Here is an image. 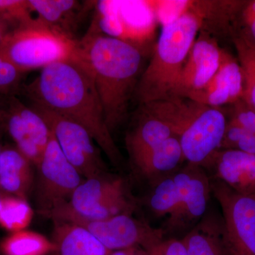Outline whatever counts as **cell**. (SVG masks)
<instances>
[{"instance_id": "obj_1", "label": "cell", "mask_w": 255, "mask_h": 255, "mask_svg": "<svg viewBox=\"0 0 255 255\" xmlns=\"http://www.w3.org/2000/svg\"><path fill=\"white\" fill-rule=\"evenodd\" d=\"M82 57V56H81ZM31 105L59 114L85 129L114 165L123 156L106 123L93 77L82 58L58 62L42 69L22 92Z\"/></svg>"}, {"instance_id": "obj_2", "label": "cell", "mask_w": 255, "mask_h": 255, "mask_svg": "<svg viewBox=\"0 0 255 255\" xmlns=\"http://www.w3.org/2000/svg\"><path fill=\"white\" fill-rule=\"evenodd\" d=\"M78 44L82 59L93 77L106 123L112 133L127 120L129 102L140 79L142 52L92 28Z\"/></svg>"}, {"instance_id": "obj_3", "label": "cell", "mask_w": 255, "mask_h": 255, "mask_svg": "<svg viewBox=\"0 0 255 255\" xmlns=\"http://www.w3.org/2000/svg\"><path fill=\"white\" fill-rule=\"evenodd\" d=\"M202 29L200 16L188 9L163 26L134 94L140 105L172 97L191 47Z\"/></svg>"}, {"instance_id": "obj_4", "label": "cell", "mask_w": 255, "mask_h": 255, "mask_svg": "<svg viewBox=\"0 0 255 255\" xmlns=\"http://www.w3.org/2000/svg\"><path fill=\"white\" fill-rule=\"evenodd\" d=\"M0 53L25 73L82 58L78 41L36 19L8 32L0 43Z\"/></svg>"}, {"instance_id": "obj_5", "label": "cell", "mask_w": 255, "mask_h": 255, "mask_svg": "<svg viewBox=\"0 0 255 255\" xmlns=\"http://www.w3.org/2000/svg\"><path fill=\"white\" fill-rule=\"evenodd\" d=\"M136 208V201L130 194L127 180L108 173L82 181L68 204L53 211L48 218L55 221L73 216L98 221L119 214H132Z\"/></svg>"}, {"instance_id": "obj_6", "label": "cell", "mask_w": 255, "mask_h": 255, "mask_svg": "<svg viewBox=\"0 0 255 255\" xmlns=\"http://www.w3.org/2000/svg\"><path fill=\"white\" fill-rule=\"evenodd\" d=\"M36 167L37 209L40 214L48 218L53 211L68 204L83 177L65 157L52 131Z\"/></svg>"}, {"instance_id": "obj_7", "label": "cell", "mask_w": 255, "mask_h": 255, "mask_svg": "<svg viewBox=\"0 0 255 255\" xmlns=\"http://www.w3.org/2000/svg\"><path fill=\"white\" fill-rule=\"evenodd\" d=\"M95 7L92 28L141 51L142 42L150 35L155 20L150 1H99Z\"/></svg>"}, {"instance_id": "obj_8", "label": "cell", "mask_w": 255, "mask_h": 255, "mask_svg": "<svg viewBox=\"0 0 255 255\" xmlns=\"http://www.w3.org/2000/svg\"><path fill=\"white\" fill-rule=\"evenodd\" d=\"M31 107L46 120L64 155L82 177L90 179L110 173L101 149L84 128L55 112Z\"/></svg>"}, {"instance_id": "obj_9", "label": "cell", "mask_w": 255, "mask_h": 255, "mask_svg": "<svg viewBox=\"0 0 255 255\" xmlns=\"http://www.w3.org/2000/svg\"><path fill=\"white\" fill-rule=\"evenodd\" d=\"M1 122V128L6 129L16 148L36 167L51 136L46 120L16 96H2Z\"/></svg>"}, {"instance_id": "obj_10", "label": "cell", "mask_w": 255, "mask_h": 255, "mask_svg": "<svg viewBox=\"0 0 255 255\" xmlns=\"http://www.w3.org/2000/svg\"><path fill=\"white\" fill-rule=\"evenodd\" d=\"M54 221L70 223L83 228L112 252L132 247H141L146 250L164 239L162 229L152 228L132 217V214H119L98 221L67 216Z\"/></svg>"}, {"instance_id": "obj_11", "label": "cell", "mask_w": 255, "mask_h": 255, "mask_svg": "<svg viewBox=\"0 0 255 255\" xmlns=\"http://www.w3.org/2000/svg\"><path fill=\"white\" fill-rule=\"evenodd\" d=\"M210 179L211 193L222 210L231 255H255V197L241 195Z\"/></svg>"}, {"instance_id": "obj_12", "label": "cell", "mask_w": 255, "mask_h": 255, "mask_svg": "<svg viewBox=\"0 0 255 255\" xmlns=\"http://www.w3.org/2000/svg\"><path fill=\"white\" fill-rule=\"evenodd\" d=\"M177 173L181 185L180 201L164 223V233L192 229L205 215L211 196V179L202 167L187 163L178 169Z\"/></svg>"}, {"instance_id": "obj_13", "label": "cell", "mask_w": 255, "mask_h": 255, "mask_svg": "<svg viewBox=\"0 0 255 255\" xmlns=\"http://www.w3.org/2000/svg\"><path fill=\"white\" fill-rule=\"evenodd\" d=\"M228 121L219 107L204 105L179 137L187 163L202 167L222 143Z\"/></svg>"}, {"instance_id": "obj_14", "label": "cell", "mask_w": 255, "mask_h": 255, "mask_svg": "<svg viewBox=\"0 0 255 255\" xmlns=\"http://www.w3.org/2000/svg\"><path fill=\"white\" fill-rule=\"evenodd\" d=\"M200 31L189 51L172 97L188 98L205 87L219 70L223 50L207 31Z\"/></svg>"}, {"instance_id": "obj_15", "label": "cell", "mask_w": 255, "mask_h": 255, "mask_svg": "<svg viewBox=\"0 0 255 255\" xmlns=\"http://www.w3.org/2000/svg\"><path fill=\"white\" fill-rule=\"evenodd\" d=\"M210 179L223 182L241 195L255 197V155L219 149L202 166Z\"/></svg>"}, {"instance_id": "obj_16", "label": "cell", "mask_w": 255, "mask_h": 255, "mask_svg": "<svg viewBox=\"0 0 255 255\" xmlns=\"http://www.w3.org/2000/svg\"><path fill=\"white\" fill-rule=\"evenodd\" d=\"M244 90L243 73L238 60L223 51L218 71L205 87L191 94L187 99L212 107L233 105L243 98Z\"/></svg>"}, {"instance_id": "obj_17", "label": "cell", "mask_w": 255, "mask_h": 255, "mask_svg": "<svg viewBox=\"0 0 255 255\" xmlns=\"http://www.w3.org/2000/svg\"><path fill=\"white\" fill-rule=\"evenodd\" d=\"M37 21L70 38L95 1L77 0H28Z\"/></svg>"}, {"instance_id": "obj_18", "label": "cell", "mask_w": 255, "mask_h": 255, "mask_svg": "<svg viewBox=\"0 0 255 255\" xmlns=\"http://www.w3.org/2000/svg\"><path fill=\"white\" fill-rule=\"evenodd\" d=\"M172 136L174 135L169 126L147 106L140 105L125 137L130 163Z\"/></svg>"}, {"instance_id": "obj_19", "label": "cell", "mask_w": 255, "mask_h": 255, "mask_svg": "<svg viewBox=\"0 0 255 255\" xmlns=\"http://www.w3.org/2000/svg\"><path fill=\"white\" fill-rule=\"evenodd\" d=\"M184 161L179 137L172 136L130 164L135 173L152 184L173 174Z\"/></svg>"}, {"instance_id": "obj_20", "label": "cell", "mask_w": 255, "mask_h": 255, "mask_svg": "<svg viewBox=\"0 0 255 255\" xmlns=\"http://www.w3.org/2000/svg\"><path fill=\"white\" fill-rule=\"evenodd\" d=\"M182 241L189 255H231L223 216L206 212Z\"/></svg>"}, {"instance_id": "obj_21", "label": "cell", "mask_w": 255, "mask_h": 255, "mask_svg": "<svg viewBox=\"0 0 255 255\" xmlns=\"http://www.w3.org/2000/svg\"><path fill=\"white\" fill-rule=\"evenodd\" d=\"M32 165L16 147H2L0 155V190L26 199L33 186Z\"/></svg>"}, {"instance_id": "obj_22", "label": "cell", "mask_w": 255, "mask_h": 255, "mask_svg": "<svg viewBox=\"0 0 255 255\" xmlns=\"http://www.w3.org/2000/svg\"><path fill=\"white\" fill-rule=\"evenodd\" d=\"M54 223L55 255H110L112 253L83 228L61 221Z\"/></svg>"}, {"instance_id": "obj_23", "label": "cell", "mask_w": 255, "mask_h": 255, "mask_svg": "<svg viewBox=\"0 0 255 255\" xmlns=\"http://www.w3.org/2000/svg\"><path fill=\"white\" fill-rule=\"evenodd\" d=\"M4 255H50L57 251L53 241L41 233L23 231L11 233L0 243Z\"/></svg>"}, {"instance_id": "obj_24", "label": "cell", "mask_w": 255, "mask_h": 255, "mask_svg": "<svg viewBox=\"0 0 255 255\" xmlns=\"http://www.w3.org/2000/svg\"><path fill=\"white\" fill-rule=\"evenodd\" d=\"M177 171L150 184L147 205L157 217L171 216L180 201L181 185Z\"/></svg>"}, {"instance_id": "obj_25", "label": "cell", "mask_w": 255, "mask_h": 255, "mask_svg": "<svg viewBox=\"0 0 255 255\" xmlns=\"http://www.w3.org/2000/svg\"><path fill=\"white\" fill-rule=\"evenodd\" d=\"M232 38L243 73V99L255 112V46L238 33H233Z\"/></svg>"}, {"instance_id": "obj_26", "label": "cell", "mask_w": 255, "mask_h": 255, "mask_svg": "<svg viewBox=\"0 0 255 255\" xmlns=\"http://www.w3.org/2000/svg\"><path fill=\"white\" fill-rule=\"evenodd\" d=\"M33 211L26 199L14 196H1L0 226L11 233L26 230L33 219Z\"/></svg>"}, {"instance_id": "obj_27", "label": "cell", "mask_w": 255, "mask_h": 255, "mask_svg": "<svg viewBox=\"0 0 255 255\" xmlns=\"http://www.w3.org/2000/svg\"><path fill=\"white\" fill-rule=\"evenodd\" d=\"M0 17L7 25L9 31L36 19L28 0H0Z\"/></svg>"}, {"instance_id": "obj_28", "label": "cell", "mask_w": 255, "mask_h": 255, "mask_svg": "<svg viewBox=\"0 0 255 255\" xmlns=\"http://www.w3.org/2000/svg\"><path fill=\"white\" fill-rule=\"evenodd\" d=\"M25 74L0 53V95L17 97L21 94Z\"/></svg>"}, {"instance_id": "obj_29", "label": "cell", "mask_w": 255, "mask_h": 255, "mask_svg": "<svg viewBox=\"0 0 255 255\" xmlns=\"http://www.w3.org/2000/svg\"><path fill=\"white\" fill-rule=\"evenodd\" d=\"M220 149L237 150L255 155V133L228 123Z\"/></svg>"}, {"instance_id": "obj_30", "label": "cell", "mask_w": 255, "mask_h": 255, "mask_svg": "<svg viewBox=\"0 0 255 255\" xmlns=\"http://www.w3.org/2000/svg\"><path fill=\"white\" fill-rule=\"evenodd\" d=\"M240 24L238 33L255 46V0L246 1L236 20Z\"/></svg>"}, {"instance_id": "obj_31", "label": "cell", "mask_w": 255, "mask_h": 255, "mask_svg": "<svg viewBox=\"0 0 255 255\" xmlns=\"http://www.w3.org/2000/svg\"><path fill=\"white\" fill-rule=\"evenodd\" d=\"M231 119L228 123L255 133V112L243 98L233 104Z\"/></svg>"}, {"instance_id": "obj_32", "label": "cell", "mask_w": 255, "mask_h": 255, "mask_svg": "<svg viewBox=\"0 0 255 255\" xmlns=\"http://www.w3.org/2000/svg\"><path fill=\"white\" fill-rule=\"evenodd\" d=\"M145 251L154 252L157 255H189L182 240H178L177 238L163 239L153 246L149 247Z\"/></svg>"}, {"instance_id": "obj_33", "label": "cell", "mask_w": 255, "mask_h": 255, "mask_svg": "<svg viewBox=\"0 0 255 255\" xmlns=\"http://www.w3.org/2000/svg\"><path fill=\"white\" fill-rule=\"evenodd\" d=\"M110 255H149L145 249L141 247H132L127 249L113 251Z\"/></svg>"}, {"instance_id": "obj_34", "label": "cell", "mask_w": 255, "mask_h": 255, "mask_svg": "<svg viewBox=\"0 0 255 255\" xmlns=\"http://www.w3.org/2000/svg\"><path fill=\"white\" fill-rule=\"evenodd\" d=\"M9 31V28L4 21L0 17V43L2 41L5 35Z\"/></svg>"}, {"instance_id": "obj_35", "label": "cell", "mask_w": 255, "mask_h": 255, "mask_svg": "<svg viewBox=\"0 0 255 255\" xmlns=\"http://www.w3.org/2000/svg\"><path fill=\"white\" fill-rule=\"evenodd\" d=\"M1 99H2V96L0 95V130H1L2 128H1Z\"/></svg>"}, {"instance_id": "obj_36", "label": "cell", "mask_w": 255, "mask_h": 255, "mask_svg": "<svg viewBox=\"0 0 255 255\" xmlns=\"http://www.w3.org/2000/svg\"><path fill=\"white\" fill-rule=\"evenodd\" d=\"M147 253H148L149 255H157L156 253H154V252L151 251H146Z\"/></svg>"}, {"instance_id": "obj_37", "label": "cell", "mask_w": 255, "mask_h": 255, "mask_svg": "<svg viewBox=\"0 0 255 255\" xmlns=\"http://www.w3.org/2000/svg\"><path fill=\"white\" fill-rule=\"evenodd\" d=\"M1 196L0 195V209H1Z\"/></svg>"}, {"instance_id": "obj_38", "label": "cell", "mask_w": 255, "mask_h": 255, "mask_svg": "<svg viewBox=\"0 0 255 255\" xmlns=\"http://www.w3.org/2000/svg\"><path fill=\"white\" fill-rule=\"evenodd\" d=\"M1 150H2V147L0 146V155H1Z\"/></svg>"}]
</instances>
